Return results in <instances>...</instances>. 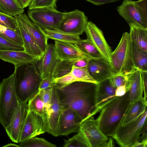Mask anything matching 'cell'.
I'll return each mask as SVG.
<instances>
[{
    "instance_id": "47",
    "label": "cell",
    "mask_w": 147,
    "mask_h": 147,
    "mask_svg": "<svg viewBox=\"0 0 147 147\" xmlns=\"http://www.w3.org/2000/svg\"><path fill=\"white\" fill-rule=\"evenodd\" d=\"M126 92L125 85L120 86L116 89L115 94L117 97L124 95Z\"/></svg>"
},
{
    "instance_id": "16",
    "label": "cell",
    "mask_w": 147,
    "mask_h": 147,
    "mask_svg": "<svg viewBox=\"0 0 147 147\" xmlns=\"http://www.w3.org/2000/svg\"><path fill=\"white\" fill-rule=\"evenodd\" d=\"M127 80L125 84L126 92L128 91L130 104L142 97L144 88L141 71L132 68L126 71Z\"/></svg>"
},
{
    "instance_id": "10",
    "label": "cell",
    "mask_w": 147,
    "mask_h": 147,
    "mask_svg": "<svg viewBox=\"0 0 147 147\" xmlns=\"http://www.w3.org/2000/svg\"><path fill=\"white\" fill-rule=\"evenodd\" d=\"M46 132L47 127L42 118L28 109L21 131L20 143Z\"/></svg>"
},
{
    "instance_id": "44",
    "label": "cell",
    "mask_w": 147,
    "mask_h": 147,
    "mask_svg": "<svg viewBox=\"0 0 147 147\" xmlns=\"http://www.w3.org/2000/svg\"><path fill=\"white\" fill-rule=\"evenodd\" d=\"M142 78L143 84L144 92V98H147V71H141Z\"/></svg>"
},
{
    "instance_id": "41",
    "label": "cell",
    "mask_w": 147,
    "mask_h": 147,
    "mask_svg": "<svg viewBox=\"0 0 147 147\" xmlns=\"http://www.w3.org/2000/svg\"><path fill=\"white\" fill-rule=\"evenodd\" d=\"M109 79L111 85L116 89L120 86L124 85L127 80L126 72L115 74Z\"/></svg>"
},
{
    "instance_id": "30",
    "label": "cell",
    "mask_w": 147,
    "mask_h": 147,
    "mask_svg": "<svg viewBox=\"0 0 147 147\" xmlns=\"http://www.w3.org/2000/svg\"><path fill=\"white\" fill-rule=\"evenodd\" d=\"M0 9L3 13L14 17L23 13L24 11L14 0H0Z\"/></svg>"
},
{
    "instance_id": "31",
    "label": "cell",
    "mask_w": 147,
    "mask_h": 147,
    "mask_svg": "<svg viewBox=\"0 0 147 147\" xmlns=\"http://www.w3.org/2000/svg\"><path fill=\"white\" fill-rule=\"evenodd\" d=\"M74 45L82 52L91 59L102 57L95 47L87 39H82L80 42Z\"/></svg>"
},
{
    "instance_id": "25",
    "label": "cell",
    "mask_w": 147,
    "mask_h": 147,
    "mask_svg": "<svg viewBox=\"0 0 147 147\" xmlns=\"http://www.w3.org/2000/svg\"><path fill=\"white\" fill-rule=\"evenodd\" d=\"M131 55L135 67L140 71H147V52L131 41Z\"/></svg>"
},
{
    "instance_id": "45",
    "label": "cell",
    "mask_w": 147,
    "mask_h": 147,
    "mask_svg": "<svg viewBox=\"0 0 147 147\" xmlns=\"http://www.w3.org/2000/svg\"><path fill=\"white\" fill-rule=\"evenodd\" d=\"M96 5H100L119 0H86Z\"/></svg>"
},
{
    "instance_id": "15",
    "label": "cell",
    "mask_w": 147,
    "mask_h": 147,
    "mask_svg": "<svg viewBox=\"0 0 147 147\" xmlns=\"http://www.w3.org/2000/svg\"><path fill=\"white\" fill-rule=\"evenodd\" d=\"M59 60L57 57L54 44H48L42 57L36 62L37 69L42 79L53 78V74Z\"/></svg>"
},
{
    "instance_id": "37",
    "label": "cell",
    "mask_w": 147,
    "mask_h": 147,
    "mask_svg": "<svg viewBox=\"0 0 147 147\" xmlns=\"http://www.w3.org/2000/svg\"><path fill=\"white\" fill-rule=\"evenodd\" d=\"M24 51L23 46L9 41L0 36V51Z\"/></svg>"
},
{
    "instance_id": "49",
    "label": "cell",
    "mask_w": 147,
    "mask_h": 147,
    "mask_svg": "<svg viewBox=\"0 0 147 147\" xmlns=\"http://www.w3.org/2000/svg\"><path fill=\"white\" fill-rule=\"evenodd\" d=\"M114 141L113 138H109L108 140L105 144V147H114Z\"/></svg>"
},
{
    "instance_id": "8",
    "label": "cell",
    "mask_w": 147,
    "mask_h": 147,
    "mask_svg": "<svg viewBox=\"0 0 147 147\" xmlns=\"http://www.w3.org/2000/svg\"><path fill=\"white\" fill-rule=\"evenodd\" d=\"M88 22L84 13L78 9L65 12L58 30L80 36L84 32Z\"/></svg>"
},
{
    "instance_id": "48",
    "label": "cell",
    "mask_w": 147,
    "mask_h": 147,
    "mask_svg": "<svg viewBox=\"0 0 147 147\" xmlns=\"http://www.w3.org/2000/svg\"><path fill=\"white\" fill-rule=\"evenodd\" d=\"M147 146V138L141 140L140 142L139 140L134 143L132 147H146Z\"/></svg>"
},
{
    "instance_id": "18",
    "label": "cell",
    "mask_w": 147,
    "mask_h": 147,
    "mask_svg": "<svg viewBox=\"0 0 147 147\" xmlns=\"http://www.w3.org/2000/svg\"><path fill=\"white\" fill-rule=\"evenodd\" d=\"M87 68L90 75L98 83L116 74L111 64L102 57L90 59Z\"/></svg>"
},
{
    "instance_id": "19",
    "label": "cell",
    "mask_w": 147,
    "mask_h": 147,
    "mask_svg": "<svg viewBox=\"0 0 147 147\" xmlns=\"http://www.w3.org/2000/svg\"><path fill=\"white\" fill-rule=\"evenodd\" d=\"M16 16L42 52L44 53L48 44L49 39L43 29L32 21L24 13Z\"/></svg>"
},
{
    "instance_id": "3",
    "label": "cell",
    "mask_w": 147,
    "mask_h": 147,
    "mask_svg": "<svg viewBox=\"0 0 147 147\" xmlns=\"http://www.w3.org/2000/svg\"><path fill=\"white\" fill-rule=\"evenodd\" d=\"M36 62L14 66L15 89L21 102L27 103L39 91L42 78L37 69Z\"/></svg>"
},
{
    "instance_id": "21",
    "label": "cell",
    "mask_w": 147,
    "mask_h": 147,
    "mask_svg": "<svg viewBox=\"0 0 147 147\" xmlns=\"http://www.w3.org/2000/svg\"><path fill=\"white\" fill-rule=\"evenodd\" d=\"M54 45L57 57L59 60L89 57L80 51L74 44L55 40Z\"/></svg>"
},
{
    "instance_id": "32",
    "label": "cell",
    "mask_w": 147,
    "mask_h": 147,
    "mask_svg": "<svg viewBox=\"0 0 147 147\" xmlns=\"http://www.w3.org/2000/svg\"><path fill=\"white\" fill-rule=\"evenodd\" d=\"M78 59L65 60H59L54 69L53 75V78L54 79L59 78L70 72L75 62Z\"/></svg>"
},
{
    "instance_id": "7",
    "label": "cell",
    "mask_w": 147,
    "mask_h": 147,
    "mask_svg": "<svg viewBox=\"0 0 147 147\" xmlns=\"http://www.w3.org/2000/svg\"><path fill=\"white\" fill-rule=\"evenodd\" d=\"M28 17L42 29L58 30L65 14L55 7H42L29 9Z\"/></svg>"
},
{
    "instance_id": "6",
    "label": "cell",
    "mask_w": 147,
    "mask_h": 147,
    "mask_svg": "<svg viewBox=\"0 0 147 147\" xmlns=\"http://www.w3.org/2000/svg\"><path fill=\"white\" fill-rule=\"evenodd\" d=\"M131 42L129 33L125 32L117 47L112 52L111 65L115 74L121 73L135 68L131 57Z\"/></svg>"
},
{
    "instance_id": "50",
    "label": "cell",
    "mask_w": 147,
    "mask_h": 147,
    "mask_svg": "<svg viewBox=\"0 0 147 147\" xmlns=\"http://www.w3.org/2000/svg\"><path fill=\"white\" fill-rule=\"evenodd\" d=\"M2 147H20L19 145L13 143H9L5 145Z\"/></svg>"
},
{
    "instance_id": "40",
    "label": "cell",
    "mask_w": 147,
    "mask_h": 147,
    "mask_svg": "<svg viewBox=\"0 0 147 147\" xmlns=\"http://www.w3.org/2000/svg\"><path fill=\"white\" fill-rule=\"evenodd\" d=\"M56 0H32L28 9L47 7L55 8Z\"/></svg>"
},
{
    "instance_id": "5",
    "label": "cell",
    "mask_w": 147,
    "mask_h": 147,
    "mask_svg": "<svg viewBox=\"0 0 147 147\" xmlns=\"http://www.w3.org/2000/svg\"><path fill=\"white\" fill-rule=\"evenodd\" d=\"M147 110L134 120L120 125L112 137L120 147H132L147 130Z\"/></svg>"
},
{
    "instance_id": "46",
    "label": "cell",
    "mask_w": 147,
    "mask_h": 147,
    "mask_svg": "<svg viewBox=\"0 0 147 147\" xmlns=\"http://www.w3.org/2000/svg\"><path fill=\"white\" fill-rule=\"evenodd\" d=\"M17 5L20 8L24 9L29 6L32 0H14Z\"/></svg>"
},
{
    "instance_id": "13",
    "label": "cell",
    "mask_w": 147,
    "mask_h": 147,
    "mask_svg": "<svg viewBox=\"0 0 147 147\" xmlns=\"http://www.w3.org/2000/svg\"><path fill=\"white\" fill-rule=\"evenodd\" d=\"M80 129L85 134L90 147H105L109 138L99 128L93 116L82 121Z\"/></svg>"
},
{
    "instance_id": "4",
    "label": "cell",
    "mask_w": 147,
    "mask_h": 147,
    "mask_svg": "<svg viewBox=\"0 0 147 147\" xmlns=\"http://www.w3.org/2000/svg\"><path fill=\"white\" fill-rule=\"evenodd\" d=\"M18 102L13 72L0 84V123L5 129L9 125Z\"/></svg>"
},
{
    "instance_id": "20",
    "label": "cell",
    "mask_w": 147,
    "mask_h": 147,
    "mask_svg": "<svg viewBox=\"0 0 147 147\" xmlns=\"http://www.w3.org/2000/svg\"><path fill=\"white\" fill-rule=\"evenodd\" d=\"M115 90L110 84L109 79L98 83L95 115L117 97Z\"/></svg>"
},
{
    "instance_id": "36",
    "label": "cell",
    "mask_w": 147,
    "mask_h": 147,
    "mask_svg": "<svg viewBox=\"0 0 147 147\" xmlns=\"http://www.w3.org/2000/svg\"><path fill=\"white\" fill-rule=\"evenodd\" d=\"M53 85L51 87L39 90V93L44 104V110L47 119V123L48 117L51 107Z\"/></svg>"
},
{
    "instance_id": "27",
    "label": "cell",
    "mask_w": 147,
    "mask_h": 147,
    "mask_svg": "<svg viewBox=\"0 0 147 147\" xmlns=\"http://www.w3.org/2000/svg\"><path fill=\"white\" fill-rule=\"evenodd\" d=\"M131 41L139 48L147 52V29L129 25Z\"/></svg>"
},
{
    "instance_id": "9",
    "label": "cell",
    "mask_w": 147,
    "mask_h": 147,
    "mask_svg": "<svg viewBox=\"0 0 147 147\" xmlns=\"http://www.w3.org/2000/svg\"><path fill=\"white\" fill-rule=\"evenodd\" d=\"M87 38L99 52L102 58L111 65L112 51L102 31L91 21L88 22L85 29Z\"/></svg>"
},
{
    "instance_id": "33",
    "label": "cell",
    "mask_w": 147,
    "mask_h": 147,
    "mask_svg": "<svg viewBox=\"0 0 147 147\" xmlns=\"http://www.w3.org/2000/svg\"><path fill=\"white\" fill-rule=\"evenodd\" d=\"M0 36L17 44L23 46L22 40L18 29V30H15L0 24Z\"/></svg>"
},
{
    "instance_id": "22",
    "label": "cell",
    "mask_w": 147,
    "mask_h": 147,
    "mask_svg": "<svg viewBox=\"0 0 147 147\" xmlns=\"http://www.w3.org/2000/svg\"><path fill=\"white\" fill-rule=\"evenodd\" d=\"M21 37L24 51L39 59L43 53L16 16H15Z\"/></svg>"
},
{
    "instance_id": "1",
    "label": "cell",
    "mask_w": 147,
    "mask_h": 147,
    "mask_svg": "<svg viewBox=\"0 0 147 147\" xmlns=\"http://www.w3.org/2000/svg\"><path fill=\"white\" fill-rule=\"evenodd\" d=\"M98 86V83L78 81L63 88H57L63 108L74 110L82 121L93 116L95 115Z\"/></svg>"
},
{
    "instance_id": "39",
    "label": "cell",
    "mask_w": 147,
    "mask_h": 147,
    "mask_svg": "<svg viewBox=\"0 0 147 147\" xmlns=\"http://www.w3.org/2000/svg\"><path fill=\"white\" fill-rule=\"evenodd\" d=\"M54 81L57 88H60L77 81L70 72L62 76L54 79Z\"/></svg>"
},
{
    "instance_id": "34",
    "label": "cell",
    "mask_w": 147,
    "mask_h": 147,
    "mask_svg": "<svg viewBox=\"0 0 147 147\" xmlns=\"http://www.w3.org/2000/svg\"><path fill=\"white\" fill-rule=\"evenodd\" d=\"M20 147H55L56 146L45 139L34 137L20 143Z\"/></svg>"
},
{
    "instance_id": "12",
    "label": "cell",
    "mask_w": 147,
    "mask_h": 147,
    "mask_svg": "<svg viewBox=\"0 0 147 147\" xmlns=\"http://www.w3.org/2000/svg\"><path fill=\"white\" fill-rule=\"evenodd\" d=\"M119 14L131 25L147 29V22L143 16L135 1L124 0L122 3L117 8Z\"/></svg>"
},
{
    "instance_id": "38",
    "label": "cell",
    "mask_w": 147,
    "mask_h": 147,
    "mask_svg": "<svg viewBox=\"0 0 147 147\" xmlns=\"http://www.w3.org/2000/svg\"><path fill=\"white\" fill-rule=\"evenodd\" d=\"M0 24L15 30L18 29L17 22L15 17L8 15L1 11Z\"/></svg>"
},
{
    "instance_id": "35",
    "label": "cell",
    "mask_w": 147,
    "mask_h": 147,
    "mask_svg": "<svg viewBox=\"0 0 147 147\" xmlns=\"http://www.w3.org/2000/svg\"><path fill=\"white\" fill-rule=\"evenodd\" d=\"M71 72L77 81L98 83L90 75L87 67H78L73 65Z\"/></svg>"
},
{
    "instance_id": "29",
    "label": "cell",
    "mask_w": 147,
    "mask_h": 147,
    "mask_svg": "<svg viewBox=\"0 0 147 147\" xmlns=\"http://www.w3.org/2000/svg\"><path fill=\"white\" fill-rule=\"evenodd\" d=\"M64 147H90L84 132L80 129L78 133L68 140H64Z\"/></svg>"
},
{
    "instance_id": "14",
    "label": "cell",
    "mask_w": 147,
    "mask_h": 147,
    "mask_svg": "<svg viewBox=\"0 0 147 147\" xmlns=\"http://www.w3.org/2000/svg\"><path fill=\"white\" fill-rule=\"evenodd\" d=\"M63 109L58 95L57 86L54 83L47 119V132L55 137L59 136V123Z\"/></svg>"
},
{
    "instance_id": "17",
    "label": "cell",
    "mask_w": 147,
    "mask_h": 147,
    "mask_svg": "<svg viewBox=\"0 0 147 147\" xmlns=\"http://www.w3.org/2000/svg\"><path fill=\"white\" fill-rule=\"evenodd\" d=\"M82 120L78 113L69 108H63L59 123V136L78 132Z\"/></svg>"
},
{
    "instance_id": "26",
    "label": "cell",
    "mask_w": 147,
    "mask_h": 147,
    "mask_svg": "<svg viewBox=\"0 0 147 147\" xmlns=\"http://www.w3.org/2000/svg\"><path fill=\"white\" fill-rule=\"evenodd\" d=\"M48 39L64 42L77 44L81 42L80 36L58 30L45 28L43 29Z\"/></svg>"
},
{
    "instance_id": "2",
    "label": "cell",
    "mask_w": 147,
    "mask_h": 147,
    "mask_svg": "<svg viewBox=\"0 0 147 147\" xmlns=\"http://www.w3.org/2000/svg\"><path fill=\"white\" fill-rule=\"evenodd\" d=\"M128 91L116 97L100 111L95 119L97 125L106 136L112 137L120 125L130 105Z\"/></svg>"
},
{
    "instance_id": "43",
    "label": "cell",
    "mask_w": 147,
    "mask_h": 147,
    "mask_svg": "<svg viewBox=\"0 0 147 147\" xmlns=\"http://www.w3.org/2000/svg\"><path fill=\"white\" fill-rule=\"evenodd\" d=\"M54 79L45 78L42 79L39 88V90L52 86L54 84Z\"/></svg>"
},
{
    "instance_id": "28",
    "label": "cell",
    "mask_w": 147,
    "mask_h": 147,
    "mask_svg": "<svg viewBox=\"0 0 147 147\" xmlns=\"http://www.w3.org/2000/svg\"><path fill=\"white\" fill-rule=\"evenodd\" d=\"M28 109L40 115L43 119L47 128V119L45 114L43 102L39 92L28 102Z\"/></svg>"
},
{
    "instance_id": "11",
    "label": "cell",
    "mask_w": 147,
    "mask_h": 147,
    "mask_svg": "<svg viewBox=\"0 0 147 147\" xmlns=\"http://www.w3.org/2000/svg\"><path fill=\"white\" fill-rule=\"evenodd\" d=\"M28 110V102L19 101L9 125L5 129L8 136L14 142L20 143L21 131Z\"/></svg>"
},
{
    "instance_id": "42",
    "label": "cell",
    "mask_w": 147,
    "mask_h": 147,
    "mask_svg": "<svg viewBox=\"0 0 147 147\" xmlns=\"http://www.w3.org/2000/svg\"><path fill=\"white\" fill-rule=\"evenodd\" d=\"M147 0H138L135 1L145 20L147 22Z\"/></svg>"
},
{
    "instance_id": "23",
    "label": "cell",
    "mask_w": 147,
    "mask_h": 147,
    "mask_svg": "<svg viewBox=\"0 0 147 147\" xmlns=\"http://www.w3.org/2000/svg\"><path fill=\"white\" fill-rule=\"evenodd\" d=\"M0 59L14 66L25 63L36 61L38 59L25 51H0Z\"/></svg>"
},
{
    "instance_id": "24",
    "label": "cell",
    "mask_w": 147,
    "mask_h": 147,
    "mask_svg": "<svg viewBox=\"0 0 147 147\" xmlns=\"http://www.w3.org/2000/svg\"><path fill=\"white\" fill-rule=\"evenodd\" d=\"M147 100L142 97L130 105L120 125L125 124L134 120L147 110Z\"/></svg>"
}]
</instances>
